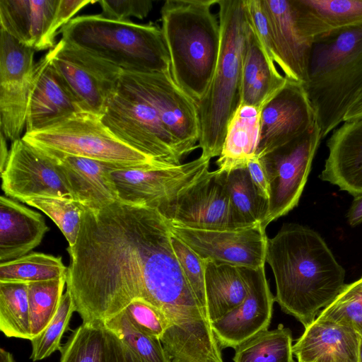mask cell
<instances>
[{"label": "cell", "instance_id": "6da1fadb", "mask_svg": "<svg viewBox=\"0 0 362 362\" xmlns=\"http://www.w3.org/2000/svg\"><path fill=\"white\" fill-rule=\"evenodd\" d=\"M171 238L156 209L119 200L84 209L77 240L67 248L66 283L83 322H104L142 299L165 316V341L179 346L199 337L209 322Z\"/></svg>", "mask_w": 362, "mask_h": 362}, {"label": "cell", "instance_id": "7a4b0ae2", "mask_svg": "<svg viewBox=\"0 0 362 362\" xmlns=\"http://www.w3.org/2000/svg\"><path fill=\"white\" fill-rule=\"evenodd\" d=\"M265 262L275 279V300L305 328L345 286V270L321 235L308 226L286 223L267 238Z\"/></svg>", "mask_w": 362, "mask_h": 362}, {"label": "cell", "instance_id": "3957f363", "mask_svg": "<svg viewBox=\"0 0 362 362\" xmlns=\"http://www.w3.org/2000/svg\"><path fill=\"white\" fill-rule=\"evenodd\" d=\"M303 87L323 138L362 90V22L312 41Z\"/></svg>", "mask_w": 362, "mask_h": 362}, {"label": "cell", "instance_id": "277c9868", "mask_svg": "<svg viewBox=\"0 0 362 362\" xmlns=\"http://www.w3.org/2000/svg\"><path fill=\"white\" fill-rule=\"evenodd\" d=\"M217 0H167L161 30L175 83L197 104L205 95L217 64L221 45Z\"/></svg>", "mask_w": 362, "mask_h": 362}, {"label": "cell", "instance_id": "5b68a950", "mask_svg": "<svg viewBox=\"0 0 362 362\" xmlns=\"http://www.w3.org/2000/svg\"><path fill=\"white\" fill-rule=\"evenodd\" d=\"M221 45L216 67L204 98L197 103L201 156H219L227 127L239 105L242 57L248 27L245 0H217Z\"/></svg>", "mask_w": 362, "mask_h": 362}, {"label": "cell", "instance_id": "8992f818", "mask_svg": "<svg viewBox=\"0 0 362 362\" xmlns=\"http://www.w3.org/2000/svg\"><path fill=\"white\" fill-rule=\"evenodd\" d=\"M59 33L69 45L122 71L171 72L163 34L157 25L84 15L71 19Z\"/></svg>", "mask_w": 362, "mask_h": 362}, {"label": "cell", "instance_id": "52a82bcc", "mask_svg": "<svg viewBox=\"0 0 362 362\" xmlns=\"http://www.w3.org/2000/svg\"><path fill=\"white\" fill-rule=\"evenodd\" d=\"M52 156H72L123 165L160 164L119 139L101 117L81 112L22 137ZM172 166V165H168Z\"/></svg>", "mask_w": 362, "mask_h": 362}, {"label": "cell", "instance_id": "ba28073f", "mask_svg": "<svg viewBox=\"0 0 362 362\" xmlns=\"http://www.w3.org/2000/svg\"><path fill=\"white\" fill-rule=\"evenodd\" d=\"M101 120L119 139L153 160L167 165L181 164L180 146L155 110L119 83Z\"/></svg>", "mask_w": 362, "mask_h": 362}, {"label": "cell", "instance_id": "9c48e42d", "mask_svg": "<svg viewBox=\"0 0 362 362\" xmlns=\"http://www.w3.org/2000/svg\"><path fill=\"white\" fill-rule=\"evenodd\" d=\"M315 122L310 129L262 156L269 179L270 196L262 226L287 214L300 200L322 139Z\"/></svg>", "mask_w": 362, "mask_h": 362}, {"label": "cell", "instance_id": "30bf717a", "mask_svg": "<svg viewBox=\"0 0 362 362\" xmlns=\"http://www.w3.org/2000/svg\"><path fill=\"white\" fill-rule=\"evenodd\" d=\"M119 86L148 103L177 141L183 156L199 148V121L196 103L174 81L171 72L122 71Z\"/></svg>", "mask_w": 362, "mask_h": 362}, {"label": "cell", "instance_id": "8fae6325", "mask_svg": "<svg viewBox=\"0 0 362 362\" xmlns=\"http://www.w3.org/2000/svg\"><path fill=\"white\" fill-rule=\"evenodd\" d=\"M48 53L52 66L81 110L102 117L122 71L62 39Z\"/></svg>", "mask_w": 362, "mask_h": 362}, {"label": "cell", "instance_id": "7c38bea8", "mask_svg": "<svg viewBox=\"0 0 362 362\" xmlns=\"http://www.w3.org/2000/svg\"><path fill=\"white\" fill-rule=\"evenodd\" d=\"M226 174L208 170L156 209L169 223L197 229L238 228L233 221Z\"/></svg>", "mask_w": 362, "mask_h": 362}, {"label": "cell", "instance_id": "4fadbf2b", "mask_svg": "<svg viewBox=\"0 0 362 362\" xmlns=\"http://www.w3.org/2000/svg\"><path fill=\"white\" fill-rule=\"evenodd\" d=\"M211 158H199L178 165L147 164L110 172L118 200L157 209L209 170Z\"/></svg>", "mask_w": 362, "mask_h": 362}, {"label": "cell", "instance_id": "5bb4252c", "mask_svg": "<svg viewBox=\"0 0 362 362\" xmlns=\"http://www.w3.org/2000/svg\"><path fill=\"white\" fill-rule=\"evenodd\" d=\"M35 52L0 29L1 134L13 142L22 138L26 125Z\"/></svg>", "mask_w": 362, "mask_h": 362}, {"label": "cell", "instance_id": "9a60e30c", "mask_svg": "<svg viewBox=\"0 0 362 362\" xmlns=\"http://www.w3.org/2000/svg\"><path fill=\"white\" fill-rule=\"evenodd\" d=\"M1 177L4 192L22 202L37 197L72 198L57 158L22 138L12 143Z\"/></svg>", "mask_w": 362, "mask_h": 362}, {"label": "cell", "instance_id": "2e32d148", "mask_svg": "<svg viewBox=\"0 0 362 362\" xmlns=\"http://www.w3.org/2000/svg\"><path fill=\"white\" fill-rule=\"evenodd\" d=\"M171 233L202 259L238 267L264 266L267 237L261 223L233 229H197L167 221Z\"/></svg>", "mask_w": 362, "mask_h": 362}, {"label": "cell", "instance_id": "e0dca14e", "mask_svg": "<svg viewBox=\"0 0 362 362\" xmlns=\"http://www.w3.org/2000/svg\"><path fill=\"white\" fill-rule=\"evenodd\" d=\"M239 268L247 288L244 301L223 317L211 323L221 349H235L258 332L267 329L272 317L276 300L266 278L264 266Z\"/></svg>", "mask_w": 362, "mask_h": 362}, {"label": "cell", "instance_id": "ac0fdd59", "mask_svg": "<svg viewBox=\"0 0 362 362\" xmlns=\"http://www.w3.org/2000/svg\"><path fill=\"white\" fill-rule=\"evenodd\" d=\"M315 122L303 85L287 78L284 86L260 109L259 141L256 155L262 156L287 143Z\"/></svg>", "mask_w": 362, "mask_h": 362}, {"label": "cell", "instance_id": "d6986e66", "mask_svg": "<svg viewBox=\"0 0 362 362\" xmlns=\"http://www.w3.org/2000/svg\"><path fill=\"white\" fill-rule=\"evenodd\" d=\"M81 112L47 52L35 66L25 133L47 129Z\"/></svg>", "mask_w": 362, "mask_h": 362}, {"label": "cell", "instance_id": "ffe728a7", "mask_svg": "<svg viewBox=\"0 0 362 362\" xmlns=\"http://www.w3.org/2000/svg\"><path fill=\"white\" fill-rule=\"evenodd\" d=\"M59 0H0V29L35 51L55 47Z\"/></svg>", "mask_w": 362, "mask_h": 362}, {"label": "cell", "instance_id": "44dd1931", "mask_svg": "<svg viewBox=\"0 0 362 362\" xmlns=\"http://www.w3.org/2000/svg\"><path fill=\"white\" fill-rule=\"evenodd\" d=\"M53 157L58 161L62 179L72 198L83 209L91 210L101 209L118 200L110 172L134 165L72 156Z\"/></svg>", "mask_w": 362, "mask_h": 362}, {"label": "cell", "instance_id": "7402d4cb", "mask_svg": "<svg viewBox=\"0 0 362 362\" xmlns=\"http://www.w3.org/2000/svg\"><path fill=\"white\" fill-rule=\"evenodd\" d=\"M329 155L320 177L352 196L362 194V118L345 121L327 142Z\"/></svg>", "mask_w": 362, "mask_h": 362}, {"label": "cell", "instance_id": "603a6c76", "mask_svg": "<svg viewBox=\"0 0 362 362\" xmlns=\"http://www.w3.org/2000/svg\"><path fill=\"white\" fill-rule=\"evenodd\" d=\"M361 336L352 328L316 318L293 345L298 362H358Z\"/></svg>", "mask_w": 362, "mask_h": 362}, {"label": "cell", "instance_id": "cb8c5ba5", "mask_svg": "<svg viewBox=\"0 0 362 362\" xmlns=\"http://www.w3.org/2000/svg\"><path fill=\"white\" fill-rule=\"evenodd\" d=\"M262 3L271 24L279 66L287 78L305 84L312 42L298 33L290 0H262Z\"/></svg>", "mask_w": 362, "mask_h": 362}, {"label": "cell", "instance_id": "d4e9b609", "mask_svg": "<svg viewBox=\"0 0 362 362\" xmlns=\"http://www.w3.org/2000/svg\"><path fill=\"white\" fill-rule=\"evenodd\" d=\"M248 21L242 57L239 105L261 109L284 86L287 78L268 57L249 18Z\"/></svg>", "mask_w": 362, "mask_h": 362}, {"label": "cell", "instance_id": "484cf974", "mask_svg": "<svg viewBox=\"0 0 362 362\" xmlns=\"http://www.w3.org/2000/svg\"><path fill=\"white\" fill-rule=\"evenodd\" d=\"M48 230L40 213L1 196L0 263L28 255L40 244Z\"/></svg>", "mask_w": 362, "mask_h": 362}, {"label": "cell", "instance_id": "4316f807", "mask_svg": "<svg viewBox=\"0 0 362 362\" xmlns=\"http://www.w3.org/2000/svg\"><path fill=\"white\" fill-rule=\"evenodd\" d=\"M296 28L305 39L362 22V0H290Z\"/></svg>", "mask_w": 362, "mask_h": 362}, {"label": "cell", "instance_id": "83f0119b", "mask_svg": "<svg viewBox=\"0 0 362 362\" xmlns=\"http://www.w3.org/2000/svg\"><path fill=\"white\" fill-rule=\"evenodd\" d=\"M103 324L109 362H170L160 339L138 330L124 310Z\"/></svg>", "mask_w": 362, "mask_h": 362}, {"label": "cell", "instance_id": "f1b7e54d", "mask_svg": "<svg viewBox=\"0 0 362 362\" xmlns=\"http://www.w3.org/2000/svg\"><path fill=\"white\" fill-rule=\"evenodd\" d=\"M260 109L239 105L228 122L222 150L216 164L229 173L246 168L257 154L259 141Z\"/></svg>", "mask_w": 362, "mask_h": 362}, {"label": "cell", "instance_id": "f546056e", "mask_svg": "<svg viewBox=\"0 0 362 362\" xmlns=\"http://www.w3.org/2000/svg\"><path fill=\"white\" fill-rule=\"evenodd\" d=\"M207 317L211 323L244 301L247 288L238 266L204 259Z\"/></svg>", "mask_w": 362, "mask_h": 362}, {"label": "cell", "instance_id": "4dcf8cb0", "mask_svg": "<svg viewBox=\"0 0 362 362\" xmlns=\"http://www.w3.org/2000/svg\"><path fill=\"white\" fill-rule=\"evenodd\" d=\"M226 183L235 226L243 228L261 223L268 201L259 193L247 168L226 173Z\"/></svg>", "mask_w": 362, "mask_h": 362}, {"label": "cell", "instance_id": "1f68e13d", "mask_svg": "<svg viewBox=\"0 0 362 362\" xmlns=\"http://www.w3.org/2000/svg\"><path fill=\"white\" fill-rule=\"evenodd\" d=\"M290 329L262 330L235 348L234 362H295Z\"/></svg>", "mask_w": 362, "mask_h": 362}, {"label": "cell", "instance_id": "d6a6232c", "mask_svg": "<svg viewBox=\"0 0 362 362\" xmlns=\"http://www.w3.org/2000/svg\"><path fill=\"white\" fill-rule=\"evenodd\" d=\"M28 283L0 282V330L7 337L32 340Z\"/></svg>", "mask_w": 362, "mask_h": 362}, {"label": "cell", "instance_id": "836d02e7", "mask_svg": "<svg viewBox=\"0 0 362 362\" xmlns=\"http://www.w3.org/2000/svg\"><path fill=\"white\" fill-rule=\"evenodd\" d=\"M61 257L33 252L0 264V282L30 283L66 275Z\"/></svg>", "mask_w": 362, "mask_h": 362}, {"label": "cell", "instance_id": "e575fe53", "mask_svg": "<svg viewBox=\"0 0 362 362\" xmlns=\"http://www.w3.org/2000/svg\"><path fill=\"white\" fill-rule=\"evenodd\" d=\"M59 351V362H109L103 322H83Z\"/></svg>", "mask_w": 362, "mask_h": 362}, {"label": "cell", "instance_id": "d590c367", "mask_svg": "<svg viewBox=\"0 0 362 362\" xmlns=\"http://www.w3.org/2000/svg\"><path fill=\"white\" fill-rule=\"evenodd\" d=\"M66 283V275L55 279L28 283V295L33 339L40 334L54 317Z\"/></svg>", "mask_w": 362, "mask_h": 362}, {"label": "cell", "instance_id": "8d00e7d4", "mask_svg": "<svg viewBox=\"0 0 362 362\" xmlns=\"http://www.w3.org/2000/svg\"><path fill=\"white\" fill-rule=\"evenodd\" d=\"M24 203L47 214L58 226L69 246H73L79 233L83 207L72 198L37 197Z\"/></svg>", "mask_w": 362, "mask_h": 362}, {"label": "cell", "instance_id": "74e56055", "mask_svg": "<svg viewBox=\"0 0 362 362\" xmlns=\"http://www.w3.org/2000/svg\"><path fill=\"white\" fill-rule=\"evenodd\" d=\"M76 308L71 294L66 289L63 294L58 310L46 328L30 341L32 351L30 358L33 361L49 357L62 348L61 339Z\"/></svg>", "mask_w": 362, "mask_h": 362}, {"label": "cell", "instance_id": "f35d334b", "mask_svg": "<svg viewBox=\"0 0 362 362\" xmlns=\"http://www.w3.org/2000/svg\"><path fill=\"white\" fill-rule=\"evenodd\" d=\"M348 326L362 337V276L345 284L341 291L317 317Z\"/></svg>", "mask_w": 362, "mask_h": 362}, {"label": "cell", "instance_id": "ab89813d", "mask_svg": "<svg viewBox=\"0 0 362 362\" xmlns=\"http://www.w3.org/2000/svg\"><path fill=\"white\" fill-rule=\"evenodd\" d=\"M172 245L182 270L199 305L207 316L204 284V262L172 233Z\"/></svg>", "mask_w": 362, "mask_h": 362}, {"label": "cell", "instance_id": "60d3db41", "mask_svg": "<svg viewBox=\"0 0 362 362\" xmlns=\"http://www.w3.org/2000/svg\"><path fill=\"white\" fill-rule=\"evenodd\" d=\"M123 310L138 330L150 337L160 339L168 328L165 316L142 299L132 300Z\"/></svg>", "mask_w": 362, "mask_h": 362}, {"label": "cell", "instance_id": "b9f144b4", "mask_svg": "<svg viewBox=\"0 0 362 362\" xmlns=\"http://www.w3.org/2000/svg\"><path fill=\"white\" fill-rule=\"evenodd\" d=\"M247 16L268 57L279 66L271 24L263 8L262 0H245Z\"/></svg>", "mask_w": 362, "mask_h": 362}, {"label": "cell", "instance_id": "7bdbcfd3", "mask_svg": "<svg viewBox=\"0 0 362 362\" xmlns=\"http://www.w3.org/2000/svg\"><path fill=\"white\" fill-rule=\"evenodd\" d=\"M101 17L113 21H129V17L144 19L151 12L153 2L150 0H100Z\"/></svg>", "mask_w": 362, "mask_h": 362}, {"label": "cell", "instance_id": "ee69618b", "mask_svg": "<svg viewBox=\"0 0 362 362\" xmlns=\"http://www.w3.org/2000/svg\"><path fill=\"white\" fill-rule=\"evenodd\" d=\"M246 168L259 193L268 201L270 196L269 182L260 158L256 155L248 161Z\"/></svg>", "mask_w": 362, "mask_h": 362}, {"label": "cell", "instance_id": "f6af8a7d", "mask_svg": "<svg viewBox=\"0 0 362 362\" xmlns=\"http://www.w3.org/2000/svg\"><path fill=\"white\" fill-rule=\"evenodd\" d=\"M346 217L351 226H356L362 222V194L354 197Z\"/></svg>", "mask_w": 362, "mask_h": 362}, {"label": "cell", "instance_id": "bcb514c9", "mask_svg": "<svg viewBox=\"0 0 362 362\" xmlns=\"http://www.w3.org/2000/svg\"><path fill=\"white\" fill-rule=\"evenodd\" d=\"M362 118V90L349 108L344 122Z\"/></svg>", "mask_w": 362, "mask_h": 362}, {"label": "cell", "instance_id": "7dc6e473", "mask_svg": "<svg viewBox=\"0 0 362 362\" xmlns=\"http://www.w3.org/2000/svg\"><path fill=\"white\" fill-rule=\"evenodd\" d=\"M9 151H7L6 138L1 134V151H0V169L1 173L4 170L6 165Z\"/></svg>", "mask_w": 362, "mask_h": 362}, {"label": "cell", "instance_id": "c3c4849f", "mask_svg": "<svg viewBox=\"0 0 362 362\" xmlns=\"http://www.w3.org/2000/svg\"><path fill=\"white\" fill-rule=\"evenodd\" d=\"M0 362H16L11 353L1 348L0 349Z\"/></svg>", "mask_w": 362, "mask_h": 362}, {"label": "cell", "instance_id": "681fc988", "mask_svg": "<svg viewBox=\"0 0 362 362\" xmlns=\"http://www.w3.org/2000/svg\"><path fill=\"white\" fill-rule=\"evenodd\" d=\"M358 362H362V337L360 339L358 353Z\"/></svg>", "mask_w": 362, "mask_h": 362}]
</instances>
